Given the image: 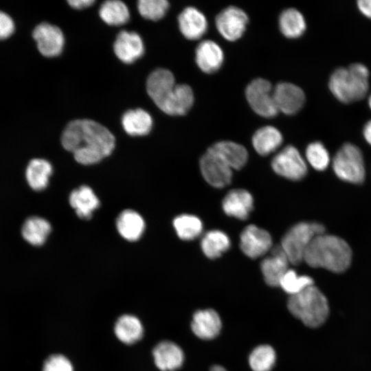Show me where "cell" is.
<instances>
[{
	"instance_id": "6da1fadb",
	"label": "cell",
	"mask_w": 371,
	"mask_h": 371,
	"mask_svg": "<svg viewBox=\"0 0 371 371\" xmlns=\"http://www.w3.org/2000/svg\"><path fill=\"white\" fill-rule=\"evenodd\" d=\"M61 143L81 164L91 165L109 156L115 148L113 135L104 126L91 120L70 122L63 131Z\"/></svg>"
},
{
	"instance_id": "7a4b0ae2",
	"label": "cell",
	"mask_w": 371,
	"mask_h": 371,
	"mask_svg": "<svg viewBox=\"0 0 371 371\" xmlns=\"http://www.w3.org/2000/svg\"><path fill=\"white\" fill-rule=\"evenodd\" d=\"M146 89L155 104L170 115H183L194 104V93L186 84L176 85L168 69L159 68L148 77Z\"/></svg>"
},
{
	"instance_id": "3957f363",
	"label": "cell",
	"mask_w": 371,
	"mask_h": 371,
	"mask_svg": "<svg viewBox=\"0 0 371 371\" xmlns=\"http://www.w3.org/2000/svg\"><path fill=\"white\" fill-rule=\"evenodd\" d=\"M352 250L341 238L325 233L317 235L310 243L304 261L310 267L342 273L350 265Z\"/></svg>"
},
{
	"instance_id": "277c9868",
	"label": "cell",
	"mask_w": 371,
	"mask_h": 371,
	"mask_svg": "<svg viewBox=\"0 0 371 371\" xmlns=\"http://www.w3.org/2000/svg\"><path fill=\"white\" fill-rule=\"evenodd\" d=\"M370 72L360 63L348 67H339L330 75L328 88L335 98L343 103H351L363 99L369 89Z\"/></svg>"
},
{
	"instance_id": "5b68a950",
	"label": "cell",
	"mask_w": 371,
	"mask_h": 371,
	"mask_svg": "<svg viewBox=\"0 0 371 371\" xmlns=\"http://www.w3.org/2000/svg\"><path fill=\"white\" fill-rule=\"evenodd\" d=\"M287 308L292 315L309 328L322 326L329 315L328 300L314 284L289 296Z\"/></svg>"
},
{
	"instance_id": "8992f818",
	"label": "cell",
	"mask_w": 371,
	"mask_h": 371,
	"mask_svg": "<svg viewBox=\"0 0 371 371\" xmlns=\"http://www.w3.org/2000/svg\"><path fill=\"white\" fill-rule=\"evenodd\" d=\"M324 233V226L316 222H300L291 227L283 236L280 245L289 262L294 265L302 263L311 241Z\"/></svg>"
},
{
	"instance_id": "52a82bcc",
	"label": "cell",
	"mask_w": 371,
	"mask_h": 371,
	"mask_svg": "<svg viewBox=\"0 0 371 371\" xmlns=\"http://www.w3.org/2000/svg\"><path fill=\"white\" fill-rule=\"evenodd\" d=\"M333 168L337 177L344 181L359 184L365 179L363 153L353 144L346 143L339 148L334 156Z\"/></svg>"
},
{
	"instance_id": "ba28073f",
	"label": "cell",
	"mask_w": 371,
	"mask_h": 371,
	"mask_svg": "<svg viewBox=\"0 0 371 371\" xmlns=\"http://www.w3.org/2000/svg\"><path fill=\"white\" fill-rule=\"evenodd\" d=\"M245 95L249 106L258 115L269 118L278 114L273 89L269 81L254 79L246 87Z\"/></svg>"
},
{
	"instance_id": "9c48e42d",
	"label": "cell",
	"mask_w": 371,
	"mask_h": 371,
	"mask_svg": "<svg viewBox=\"0 0 371 371\" xmlns=\"http://www.w3.org/2000/svg\"><path fill=\"white\" fill-rule=\"evenodd\" d=\"M275 172L291 181H300L307 173L306 164L293 146H286L278 152L271 161Z\"/></svg>"
},
{
	"instance_id": "30bf717a",
	"label": "cell",
	"mask_w": 371,
	"mask_h": 371,
	"mask_svg": "<svg viewBox=\"0 0 371 371\" xmlns=\"http://www.w3.org/2000/svg\"><path fill=\"white\" fill-rule=\"evenodd\" d=\"M248 22L247 14L236 6H229L223 10L215 19L217 30L229 41L239 39L244 34Z\"/></svg>"
},
{
	"instance_id": "8fae6325",
	"label": "cell",
	"mask_w": 371,
	"mask_h": 371,
	"mask_svg": "<svg viewBox=\"0 0 371 371\" xmlns=\"http://www.w3.org/2000/svg\"><path fill=\"white\" fill-rule=\"evenodd\" d=\"M200 168L205 180L214 188H224L232 181V169L209 149L200 159Z\"/></svg>"
},
{
	"instance_id": "7c38bea8",
	"label": "cell",
	"mask_w": 371,
	"mask_h": 371,
	"mask_svg": "<svg viewBox=\"0 0 371 371\" xmlns=\"http://www.w3.org/2000/svg\"><path fill=\"white\" fill-rule=\"evenodd\" d=\"M32 36L38 51L44 56L54 57L62 52L65 38L58 27L46 22L41 23L34 27Z\"/></svg>"
},
{
	"instance_id": "4fadbf2b",
	"label": "cell",
	"mask_w": 371,
	"mask_h": 371,
	"mask_svg": "<svg viewBox=\"0 0 371 371\" xmlns=\"http://www.w3.org/2000/svg\"><path fill=\"white\" fill-rule=\"evenodd\" d=\"M240 247L249 258H258L271 249L272 238L267 231L249 225L240 234Z\"/></svg>"
},
{
	"instance_id": "5bb4252c",
	"label": "cell",
	"mask_w": 371,
	"mask_h": 371,
	"mask_svg": "<svg viewBox=\"0 0 371 371\" xmlns=\"http://www.w3.org/2000/svg\"><path fill=\"white\" fill-rule=\"evenodd\" d=\"M273 97L278 111L286 115L297 113L304 106L305 94L298 86L291 82H280L273 88Z\"/></svg>"
},
{
	"instance_id": "9a60e30c",
	"label": "cell",
	"mask_w": 371,
	"mask_h": 371,
	"mask_svg": "<svg viewBox=\"0 0 371 371\" xmlns=\"http://www.w3.org/2000/svg\"><path fill=\"white\" fill-rule=\"evenodd\" d=\"M290 264L280 245L271 249L270 254L260 264V269L266 284L270 286H279L280 280L289 270Z\"/></svg>"
},
{
	"instance_id": "2e32d148",
	"label": "cell",
	"mask_w": 371,
	"mask_h": 371,
	"mask_svg": "<svg viewBox=\"0 0 371 371\" xmlns=\"http://www.w3.org/2000/svg\"><path fill=\"white\" fill-rule=\"evenodd\" d=\"M191 330L202 340L216 338L222 329V321L218 313L212 308L198 310L192 315Z\"/></svg>"
},
{
	"instance_id": "e0dca14e",
	"label": "cell",
	"mask_w": 371,
	"mask_h": 371,
	"mask_svg": "<svg viewBox=\"0 0 371 371\" xmlns=\"http://www.w3.org/2000/svg\"><path fill=\"white\" fill-rule=\"evenodd\" d=\"M153 357L156 367L161 371H175L184 362L183 350L171 341H162L153 350Z\"/></svg>"
},
{
	"instance_id": "ac0fdd59",
	"label": "cell",
	"mask_w": 371,
	"mask_h": 371,
	"mask_svg": "<svg viewBox=\"0 0 371 371\" xmlns=\"http://www.w3.org/2000/svg\"><path fill=\"white\" fill-rule=\"evenodd\" d=\"M113 49L117 57L125 63H132L144 52L140 36L134 32L121 31L114 42Z\"/></svg>"
},
{
	"instance_id": "d6986e66",
	"label": "cell",
	"mask_w": 371,
	"mask_h": 371,
	"mask_svg": "<svg viewBox=\"0 0 371 371\" xmlns=\"http://www.w3.org/2000/svg\"><path fill=\"white\" fill-rule=\"evenodd\" d=\"M224 54L218 43L211 40L201 42L196 48L195 61L204 73L212 74L222 66Z\"/></svg>"
},
{
	"instance_id": "ffe728a7",
	"label": "cell",
	"mask_w": 371,
	"mask_h": 371,
	"mask_svg": "<svg viewBox=\"0 0 371 371\" xmlns=\"http://www.w3.org/2000/svg\"><path fill=\"white\" fill-rule=\"evenodd\" d=\"M224 212L229 216L240 220H246L254 207L251 194L243 189L230 190L222 202Z\"/></svg>"
},
{
	"instance_id": "44dd1931",
	"label": "cell",
	"mask_w": 371,
	"mask_h": 371,
	"mask_svg": "<svg viewBox=\"0 0 371 371\" xmlns=\"http://www.w3.org/2000/svg\"><path fill=\"white\" fill-rule=\"evenodd\" d=\"M181 34L189 40H198L207 32V21L205 15L194 7H187L178 16Z\"/></svg>"
},
{
	"instance_id": "7402d4cb",
	"label": "cell",
	"mask_w": 371,
	"mask_h": 371,
	"mask_svg": "<svg viewBox=\"0 0 371 371\" xmlns=\"http://www.w3.org/2000/svg\"><path fill=\"white\" fill-rule=\"evenodd\" d=\"M208 149L218 155L232 170H240L246 164L248 159L246 148L234 142H218Z\"/></svg>"
},
{
	"instance_id": "603a6c76",
	"label": "cell",
	"mask_w": 371,
	"mask_h": 371,
	"mask_svg": "<svg viewBox=\"0 0 371 371\" xmlns=\"http://www.w3.org/2000/svg\"><path fill=\"white\" fill-rule=\"evenodd\" d=\"M69 203L77 215L82 219L91 218L93 211L100 205V201L87 186H82L73 190L69 195Z\"/></svg>"
},
{
	"instance_id": "cb8c5ba5",
	"label": "cell",
	"mask_w": 371,
	"mask_h": 371,
	"mask_svg": "<svg viewBox=\"0 0 371 371\" xmlns=\"http://www.w3.org/2000/svg\"><path fill=\"white\" fill-rule=\"evenodd\" d=\"M113 329L117 339L128 345L139 341L144 333L139 319L130 314L121 315L115 322Z\"/></svg>"
},
{
	"instance_id": "d4e9b609",
	"label": "cell",
	"mask_w": 371,
	"mask_h": 371,
	"mask_svg": "<svg viewBox=\"0 0 371 371\" xmlns=\"http://www.w3.org/2000/svg\"><path fill=\"white\" fill-rule=\"evenodd\" d=\"M52 174V164L46 159L35 158L30 160L25 168V179L35 191H41L48 185Z\"/></svg>"
},
{
	"instance_id": "484cf974",
	"label": "cell",
	"mask_w": 371,
	"mask_h": 371,
	"mask_svg": "<svg viewBox=\"0 0 371 371\" xmlns=\"http://www.w3.org/2000/svg\"><path fill=\"white\" fill-rule=\"evenodd\" d=\"M283 137L280 131L273 126H265L258 129L252 137L255 150L262 156L276 150L282 144Z\"/></svg>"
},
{
	"instance_id": "4316f807",
	"label": "cell",
	"mask_w": 371,
	"mask_h": 371,
	"mask_svg": "<svg viewBox=\"0 0 371 371\" xmlns=\"http://www.w3.org/2000/svg\"><path fill=\"white\" fill-rule=\"evenodd\" d=\"M116 227L119 234L128 241H136L142 235L145 229V223L137 212L132 210L122 212L116 221Z\"/></svg>"
},
{
	"instance_id": "83f0119b",
	"label": "cell",
	"mask_w": 371,
	"mask_h": 371,
	"mask_svg": "<svg viewBox=\"0 0 371 371\" xmlns=\"http://www.w3.org/2000/svg\"><path fill=\"white\" fill-rule=\"evenodd\" d=\"M51 231V225L46 219L33 216L24 221L21 236L31 245L41 246L45 243Z\"/></svg>"
},
{
	"instance_id": "f1b7e54d",
	"label": "cell",
	"mask_w": 371,
	"mask_h": 371,
	"mask_svg": "<svg viewBox=\"0 0 371 371\" xmlns=\"http://www.w3.org/2000/svg\"><path fill=\"white\" fill-rule=\"evenodd\" d=\"M122 124L124 131L130 135H147L151 130L153 119L144 109H137L127 111L122 116Z\"/></svg>"
},
{
	"instance_id": "f546056e",
	"label": "cell",
	"mask_w": 371,
	"mask_h": 371,
	"mask_svg": "<svg viewBox=\"0 0 371 371\" xmlns=\"http://www.w3.org/2000/svg\"><path fill=\"white\" fill-rule=\"evenodd\" d=\"M279 27L288 38H297L306 31V23L303 14L295 8L282 12L279 17Z\"/></svg>"
},
{
	"instance_id": "4dcf8cb0",
	"label": "cell",
	"mask_w": 371,
	"mask_h": 371,
	"mask_svg": "<svg viewBox=\"0 0 371 371\" xmlns=\"http://www.w3.org/2000/svg\"><path fill=\"white\" fill-rule=\"evenodd\" d=\"M231 245L229 236L221 230H210L202 238L201 247L206 257L210 259L219 258Z\"/></svg>"
},
{
	"instance_id": "1f68e13d",
	"label": "cell",
	"mask_w": 371,
	"mask_h": 371,
	"mask_svg": "<svg viewBox=\"0 0 371 371\" xmlns=\"http://www.w3.org/2000/svg\"><path fill=\"white\" fill-rule=\"evenodd\" d=\"M100 18L107 24L119 25L126 23L129 19V10L126 4L119 0L104 1L100 8Z\"/></svg>"
},
{
	"instance_id": "d6a6232c",
	"label": "cell",
	"mask_w": 371,
	"mask_h": 371,
	"mask_svg": "<svg viewBox=\"0 0 371 371\" xmlns=\"http://www.w3.org/2000/svg\"><path fill=\"white\" fill-rule=\"evenodd\" d=\"M276 361V352L270 345L262 344L254 348L248 358L252 371H271Z\"/></svg>"
},
{
	"instance_id": "836d02e7",
	"label": "cell",
	"mask_w": 371,
	"mask_h": 371,
	"mask_svg": "<svg viewBox=\"0 0 371 371\" xmlns=\"http://www.w3.org/2000/svg\"><path fill=\"white\" fill-rule=\"evenodd\" d=\"M177 236L182 240H191L202 232L203 223L199 218L192 214H181L173 220Z\"/></svg>"
},
{
	"instance_id": "e575fe53",
	"label": "cell",
	"mask_w": 371,
	"mask_h": 371,
	"mask_svg": "<svg viewBox=\"0 0 371 371\" xmlns=\"http://www.w3.org/2000/svg\"><path fill=\"white\" fill-rule=\"evenodd\" d=\"M313 284L314 281L310 276L298 275L295 270L289 269L282 278L279 286L289 296H292Z\"/></svg>"
},
{
	"instance_id": "d590c367",
	"label": "cell",
	"mask_w": 371,
	"mask_h": 371,
	"mask_svg": "<svg viewBox=\"0 0 371 371\" xmlns=\"http://www.w3.org/2000/svg\"><path fill=\"white\" fill-rule=\"evenodd\" d=\"M306 158L308 164L319 171L326 169L330 161L328 150L322 142L317 141L307 146Z\"/></svg>"
},
{
	"instance_id": "8d00e7d4",
	"label": "cell",
	"mask_w": 371,
	"mask_h": 371,
	"mask_svg": "<svg viewBox=\"0 0 371 371\" xmlns=\"http://www.w3.org/2000/svg\"><path fill=\"white\" fill-rule=\"evenodd\" d=\"M169 7L166 0H139L137 8L139 14L147 19L157 21L164 16Z\"/></svg>"
},
{
	"instance_id": "74e56055",
	"label": "cell",
	"mask_w": 371,
	"mask_h": 371,
	"mask_svg": "<svg viewBox=\"0 0 371 371\" xmlns=\"http://www.w3.org/2000/svg\"><path fill=\"white\" fill-rule=\"evenodd\" d=\"M42 371H74V367L67 357L54 354L45 359Z\"/></svg>"
},
{
	"instance_id": "f35d334b",
	"label": "cell",
	"mask_w": 371,
	"mask_h": 371,
	"mask_svg": "<svg viewBox=\"0 0 371 371\" xmlns=\"http://www.w3.org/2000/svg\"><path fill=\"white\" fill-rule=\"evenodd\" d=\"M15 24L12 18L0 10V40L9 38L14 32Z\"/></svg>"
},
{
	"instance_id": "ab89813d",
	"label": "cell",
	"mask_w": 371,
	"mask_h": 371,
	"mask_svg": "<svg viewBox=\"0 0 371 371\" xmlns=\"http://www.w3.org/2000/svg\"><path fill=\"white\" fill-rule=\"evenodd\" d=\"M357 5L360 12L371 19V0H359Z\"/></svg>"
},
{
	"instance_id": "60d3db41",
	"label": "cell",
	"mask_w": 371,
	"mask_h": 371,
	"mask_svg": "<svg viewBox=\"0 0 371 371\" xmlns=\"http://www.w3.org/2000/svg\"><path fill=\"white\" fill-rule=\"evenodd\" d=\"M70 6L75 9H82L91 5L94 0H69L67 1Z\"/></svg>"
},
{
	"instance_id": "b9f144b4",
	"label": "cell",
	"mask_w": 371,
	"mask_h": 371,
	"mask_svg": "<svg viewBox=\"0 0 371 371\" xmlns=\"http://www.w3.org/2000/svg\"><path fill=\"white\" fill-rule=\"evenodd\" d=\"M363 135L367 143L371 146V120H368L363 126Z\"/></svg>"
},
{
	"instance_id": "7bdbcfd3",
	"label": "cell",
	"mask_w": 371,
	"mask_h": 371,
	"mask_svg": "<svg viewBox=\"0 0 371 371\" xmlns=\"http://www.w3.org/2000/svg\"><path fill=\"white\" fill-rule=\"evenodd\" d=\"M210 371H228L225 368L220 365H214L211 367Z\"/></svg>"
},
{
	"instance_id": "ee69618b",
	"label": "cell",
	"mask_w": 371,
	"mask_h": 371,
	"mask_svg": "<svg viewBox=\"0 0 371 371\" xmlns=\"http://www.w3.org/2000/svg\"><path fill=\"white\" fill-rule=\"evenodd\" d=\"M368 104L371 110V93H370L368 99Z\"/></svg>"
}]
</instances>
